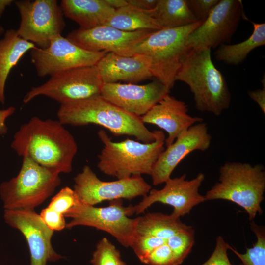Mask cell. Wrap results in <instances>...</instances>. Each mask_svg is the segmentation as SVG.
<instances>
[{
	"instance_id": "1",
	"label": "cell",
	"mask_w": 265,
	"mask_h": 265,
	"mask_svg": "<svg viewBox=\"0 0 265 265\" xmlns=\"http://www.w3.org/2000/svg\"><path fill=\"white\" fill-rule=\"evenodd\" d=\"M11 146L19 156L60 173L72 171L78 151L74 136L58 120L36 116L21 126Z\"/></svg>"
},
{
	"instance_id": "2",
	"label": "cell",
	"mask_w": 265,
	"mask_h": 265,
	"mask_svg": "<svg viewBox=\"0 0 265 265\" xmlns=\"http://www.w3.org/2000/svg\"><path fill=\"white\" fill-rule=\"evenodd\" d=\"M211 52V49L205 47L189 48L175 80L188 85L198 110L219 116L229 108L231 95L224 77L212 60Z\"/></svg>"
},
{
	"instance_id": "3",
	"label": "cell",
	"mask_w": 265,
	"mask_h": 265,
	"mask_svg": "<svg viewBox=\"0 0 265 265\" xmlns=\"http://www.w3.org/2000/svg\"><path fill=\"white\" fill-rule=\"evenodd\" d=\"M57 116L63 125H98L114 136H132L145 143L156 138V130H149L140 117L125 111L101 95L61 104Z\"/></svg>"
},
{
	"instance_id": "4",
	"label": "cell",
	"mask_w": 265,
	"mask_h": 265,
	"mask_svg": "<svg viewBox=\"0 0 265 265\" xmlns=\"http://www.w3.org/2000/svg\"><path fill=\"white\" fill-rule=\"evenodd\" d=\"M197 22L183 26L161 29L147 36L120 55H141L153 76L169 90L189 48V34L202 23Z\"/></svg>"
},
{
	"instance_id": "5",
	"label": "cell",
	"mask_w": 265,
	"mask_h": 265,
	"mask_svg": "<svg viewBox=\"0 0 265 265\" xmlns=\"http://www.w3.org/2000/svg\"><path fill=\"white\" fill-rule=\"evenodd\" d=\"M155 140L145 143L127 138L121 142L112 141L103 129L98 135L103 147L98 157V168L101 172L117 179L142 174L150 175L153 168L165 149L164 132L156 130Z\"/></svg>"
},
{
	"instance_id": "6",
	"label": "cell",
	"mask_w": 265,
	"mask_h": 265,
	"mask_svg": "<svg viewBox=\"0 0 265 265\" xmlns=\"http://www.w3.org/2000/svg\"><path fill=\"white\" fill-rule=\"evenodd\" d=\"M219 181L207 191L205 201L224 200L244 209L249 220L263 213L261 206L264 200L265 171L260 164L227 162L219 168Z\"/></svg>"
},
{
	"instance_id": "7",
	"label": "cell",
	"mask_w": 265,
	"mask_h": 265,
	"mask_svg": "<svg viewBox=\"0 0 265 265\" xmlns=\"http://www.w3.org/2000/svg\"><path fill=\"white\" fill-rule=\"evenodd\" d=\"M60 173L23 158L18 174L0 186L5 209H34L54 192L61 183Z\"/></svg>"
},
{
	"instance_id": "8",
	"label": "cell",
	"mask_w": 265,
	"mask_h": 265,
	"mask_svg": "<svg viewBox=\"0 0 265 265\" xmlns=\"http://www.w3.org/2000/svg\"><path fill=\"white\" fill-rule=\"evenodd\" d=\"M104 83L96 64L76 67L51 76L44 83L32 87L23 101L27 103L41 95L61 105L99 96Z\"/></svg>"
},
{
	"instance_id": "9",
	"label": "cell",
	"mask_w": 265,
	"mask_h": 265,
	"mask_svg": "<svg viewBox=\"0 0 265 265\" xmlns=\"http://www.w3.org/2000/svg\"><path fill=\"white\" fill-rule=\"evenodd\" d=\"M128 206L122 199L110 201L109 205L96 207L78 200L64 215L71 220L66 228L83 225L106 232L114 237L124 247H130L135 234L137 218H130Z\"/></svg>"
},
{
	"instance_id": "10",
	"label": "cell",
	"mask_w": 265,
	"mask_h": 265,
	"mask_svg": "<svg viewBox=\"0 0 265 265\" xmlns=\"http://www.w3.org/2000/svg\"><path fill=\"white\" fill-rule=\"evenodd\" d=\"M20 15L18 35L37 47H48L53 36L65 26L63 13L56 0L15 1Z\"/></svg>"
},
{
	"instance_id": "11",
	"label": "cell",
	"mask_w": 265,
	"mask_h": 265,
	"mask_svg": "<svg viewBox=\"0 0 265 265\" xmlns=\"http://www.w3.org/2000/svg\"><path fill=\"white\" fill-rule=\"evenodd\" d=\"M74 191L79 200L87 205L94 206L104 201L117 199L132 200L147 195L152 189L141 176H134L116 181L101 180L87 165L74 179Z\"/></svg>"
},
{
	"instance_id": "12",
	"label": "cell",
	"mask_w": 265,
	"mask_h": 265,
	"mask_svg": "<svg viewBox=\"0 0 265 265\" xmlns=\"http://www.w3.org/2000/svg\"><path fill=\"white\" fill-rule=\"evenodd\" d=\"M105 53L86 51L61 34L52 37L48 47L36 46L30 50L31 62L40 77L76 67L96 65Z\"/></svg>"
},
{
	"instance_id": "13",
	"label": "cell",
	"mask_w": 265,
	"mask_h": 265,
	"mask_svg": "<svg viewBox=\"0 0 265 265\" xmlns=\"http://www.w3.org/2000/svg\"><path fill=\"white\" fill-rule=\"evenodd\" d=\"M244 16L240 0H219L206 19L187 36L188 48H215L229 44Z\"/></svg>"
},
{
	"instance_id": "14",
	"label": "cell",
	"mask_w": 265,
	"mask_h": 265,
	"mask_svg": "<svg viewBox=\"0 0 265 265\" xmlns=\"http://www.w3.org/2000/svg\"><path fill=\"white\" fill-rule=\"evenodd\" d=\"M186 174H184L179 177H170L165 182L162 189H151L138 204L128 206L129 216L143 212L156 202L172 206L171 214L176 217L180 218L189 214L194 207L205 201L204 196L199 193V189L205 180V175L200 172L189 180L186 179Z\"/></svg>"
},
{
	"instance_id": "15",
	"label": "cell",
	"mask_w": 265,
	"mask_h": 265,
	"mask_svg": "<svg viewBox=\"0 0 265 265\" xmlns=\"http://www.w3.org/2000/svg\"><path fill=\"white\" fill-rule=\"evenodd\" d=\"M4 219L25 237L30 254V265H47L62 258L53 249L51 238L53 231L44 223L34 209H5Z\"/></svg>"
},
{
	"instance_id": "16",
	"label": "cell",
	"mask_w": 265,
	"mask_h": 265,
	"mask_svg": "<svg viewBox=\"0 0 265 265\" xmlns=\"http://www.w3.org/2000/svg\"><path fill=\"white\" fill-rule=\"evenodd\" d=\"M169 91L157 80L144 85L104 83L100 95L125 111L140 117L169 94Z\"/></svg>"
},
{
	"instance_id": "17",
	"label": "cell",
	"mask_w": 265,
	"mask_h": 265,
	"mask_svg": "<svg viewBox=\"0 0 265 265\" xmlns=\"http://www.w3.org/2000/svg\"><path fill=\"white\" fill-rule=\"evenodd\" d=\"M212 137L207 124L200 122L182 132L163 150L155 163L150 176L154 185L165 183L179 163L189 154L209 149Z\"/></svg>"
},
{
	"instance_id": "18",
	"label": "cell",
	"mask_w": 265,
	"mask_h": 265,
	"mask_svg": "<svg viewBox=\"0 0 265 265\" xmlns=\"http://www.w3.org/2000/svg\"><path fill=\"white\" fill-rule=\"evenodd\" d=\"M154 31L127 32L104 25L90 29L74 30L68 34L66 38L87 51L121 55Z\"/></svg>"
},
{
	"instance_id": "19",
	"label": "cell",
	"mask_w": 265,
	"mask_h": 265,
	"mask_svg": "<svg viewBox=\"0 0 265 265\" xmlns=\"http://www.w3.org/2000/svg\"><path fill=\"white\" fill-rule=\"evenodd\" d=\"M142 122L155 125L168 134L165 144L168 146L184 132L203 119L188 114V106L183 101L167 95L145 114Z\"/></svg>"
},
{
	"instance_id": "20",
	"label": "cell",
	"mask_w": 265,
	"mask_h": 265,
	"mask_svg": "<svg viewBox=\"0 0 265 265\" xmlns=\"http://www.w3.org/2000/svg\"><path fill=\"white\" fill-rule=\"evenodd\" d=\"M96 65L104 83L123 81L134 84L153 77L147 64L139 54L123 56L107 53Z\"/></svg>"
},
{
	"instance_id": "21",
	"label": "cell",
	"mask_w": 265,
	"mask_h": 265,
	"mask_svg": "<svg viewBox=\"0 0 265 265\" xmlns=\"http://www.w3.org/2000/svg\"><path fill=\"white\" fill-rule=\"evenodd\" d=\"M60 6L64 16L85 29L106 25L115 10L105 0H62Z\"/></svg>"
},
{
	"instance_id": "22",
	"label": "cell",
	"mask_w": 265,
	"mask_h": 265,
	"mask_svg": "<svg viewBox=\"0 0 265 265\" xmlns=\"http://www.w3.org/2000/svg\"><path fill=\"white\" fill-rule=\"evenodd\" d=\"M36 45L20 37L16 30L8 29L0 40V103L3 104L5 98V86L11 69L23 56Z\"/></svg>"
},
{
	"instance_id": "23",
	"label": "cell",
	"mask_w": 265,
	"mask_h": 265,
	"mask_svg": "<svg viewBox=\"0 0 265 265\" xmlns=\"http://www.w3.org/2000/svg\"><path fill=\"white\" fill-rule=\"evenodd\" d=\"M148 12L160 29L183 26L197 22L186 0H158Z\"/></svg>"
},
{
	"instance_id": "24",
	"label": "cell",
	"mask_w": 265,
	"mask_h": 265,
	"mask_svg": "<svg viewBox=\"0 0 265 265\" xmlns=\"http://www.w3.org/2000/svg\"><path fill=\"white\" fill-rule=\"evenodd\" d=\"M252 34L245 40L235 44H223L214 52L215 59L226 64L238 65L242 63L254 49L265 44V24L251 22Z\"/></svg>"
},
{
	"instance_id": "25",
	"label": "cell",
	"mask_w": 265,
	"mask_h": 265,
	"mask_svg": "<svg viewBox=\"0 0 265 265\" xmlns=\"http://www.w3.org/2000/svg\"><path fill=\"white\" fill-rule=\"evenodd\" d=\"M188 226L172 214L159 212L148 213L137 217L135 234L150 235L168 239Z\"/></svg>"
},
{
	"instance_id": "26",
	"label": "cell",
	"mask_w": 265,
	"mask_h": 265,
	"mask_svg": "<svg viewBox=\"0 0 265 265\" xmlns=\"http://www.w3.org/2000/svg\"><path fill=\"white\" fill-rule=\"evenodd\" d=\"M106 25L127 32L161 29L148 10H140L128 4L116 9Z\"/></svg>"
},
{
	"instance_id": "27",
	"label": "cell",
	"mask_w": 265,
	"mask_h": 265,
	"mask_svg": "<svg viewBox=\"0 0 265 265\" xmlns=\"http://www.w3.org/2000/svg\"><path fill=\"white\" fill-rule=\"evenodd\" d=\"M251 230L256 236L257 241L251 248H246L242 254L229 245L232 251L240 260V265H265V228L257 225L253 221L250 224Z\"/></svg>"
},
{
	"instance_id": "28",
	"label": "cell",
	"mask_w": 265,
	"mask_h": 265,
	"mask_svg": "<svg viewBox=\"0 0 265 265\" xmlns=\"http://www.w3.org/2000/svg\"><path fill=\"white\" fill-rule=\"evenodd\" d=\"M194 243V230L188 226L170 237L167 244L171 249L177 265L183 263Z\"/></svg>"
},
{
	"instance_id": "29",
	"label": "cell",
	"mask_w": 265,
	"mask_h": 265,
	"mask_svg": "<svg viewBox=\"0 0 265 265\" xmlns=\"http://www.w3.org/2000/svg\"><path fill=\"white\" fill-rule=\"evenodd\" d=\"M92 265H126L120 253L106 238L98 243L91 260Z\"/></svg>"
},
{
	"instance_id": "30",
	"label": "cell",
	"mask_w": 265,
	"mask_h": 265,
	"mask_svg": "<svg viewBox=\"0 0 265 265\" xmlns=\"http://www.w3.org/2000/svg\"><path fill=\"white\" fill-rule=\"evenodd\" d=\"M78 200L74 190L67 186L62 188L53 197L47 208L58 215L64 216Z\"/></svg>"
},
{
	"instance_id": "31",
	"label": "cell",
	"mask_w": 265,
	"mask_h": 265,
	"mask_svg": "<svg viewBox=\"0 0 265 265\" xmlns=\"http://www.w3.org/2000/svg\"><path fill=\"white\" fill-rule=\"evenodd\" d=\"M144 264L148 265H177L167 243L154 249L147 257Z\"/></svg>"
},
{
	"instance_id": "32",
	"label": "cell",
	"mask_w": 265,
	"mask_h": 265,
	"mask_svg": "<svg viewBox=\"0 0 265 265\" xmlns=\"http://www.w3.org/2000/svg\"><path fill=\"white\" fill-rule=\"evenodd\" d=\"M214 250L210 257L201 265H232L228 257L229 244L221 236L216 238Z\"/></svg>"
},
{
	"instance_id": "33",
	"label": "cell",
	"mask_w": 265,
	"mask_h": 265,
	"mask_svg": "<svg viewBox=\"0 0 265 265\" xmlns=\"http://www.w3.org/2000/svg\"><path fill=\"white\" fill-rule=\"evenodd\" d=\"M219 0H186L187 5L196 20L203 22Z\"/></svg>"
},
{
	"instance_id": "34",
	"label": "cell",
	"mask_w": 265,
	"mask_h": 265,
	"mask_svg": "<svg viewBox=\"0 0 265 265\" xmlns=\"http://www.w3.org/2000/svg\"><path fill=\"white\" fill-rule=\"evenodd\" d=\"M40 215L46 225L53 231H60L66 227L65 217L58 215L47 207L42 210Z\"/></svg>"
},
{
	"instance_id": "35",
	"label": "cell",
	"mask_w": 265,
	"mask_h": 265,
	"mask_svg": "<svg viewBox=\"0 0 265 265\" xmlns=\"http://www.w3.org/2000/svg\"><path fill=\"white\" fill-rule=\"evenodd\" d=\"M263 88L248 92L249 97L254 101L260 106L261 110L265 113V77L262 80Z\"/></svg>"
},
{
	"instance_id": "36",
	"label": "cell",
	"mask_w": 265,
	"mask_h": 265,
	"mask_svg": "<svg viewBox=\"0 0 265 265\" xmlns=\"http://www.w3.org/2000/svg\"><path fill=\"white\" fill-rule=\"evenodd\" d=\"M128 4L142 10H151L156 6L158 0H127Z\"/></svg>"
},
{
	"instance_id": "37",
	"label": "cell",
	"mask_w": 265,
	"mask_h": 265,
	"mask_svg": "<svg viewBox=\"0 0 265 265\" xmlns=\"http://www.w3.org/2000/svg\"><path fill=\"white\" fill-rule=\"evenodd\" d=\"M15 107L10 106L6 109L0 110V134L6 132L7 128L5 125L6 119L12 115L15 111Z\"/></svg>"
},
{
	"instance_id": "38",
	"label": "cell",
	"mask_w": 265,
	"mask_h": 265,
	"mask_svg": "<svg viewBox=\"0 0 265 265\" xmlns=\"http://www.w3.org/2000/svg\"><path fill=\"white\" fill-rule=\"evenodd\" d=\"M106 2L115 10L128 5L127 0H105Z\"/></svg>"
},
{
	"instance_id": "39",
	"label": "cell",
	"mask_w": 265,
	"mask_h": 265,
	"mask_svg": "<svg viewBox=\"0 0 265 265\" xmlns=\"http://www.w3.org/2000/svg\"><path fill=\"white\" fill-rule=\"evenodd\" d=\"M13 0H0V18L2 16L6 8L14 2Z\"/></svg>"
},
{
	"instance_id": "40",
	"label": "cell",
	"mask_w": 265,
	"mask_h": 265,
	"mask_svg": "<svg viewBox=\"0 0 265 265\" xmlns=\"http://www.w3.org/2000/svg\"><path fill=\"white\" fill-rule=\"evenodd\" d=\"M4 31L3 27L0 25V35H1L2 33H3Z\"/></svg>"
}]
</instances>
